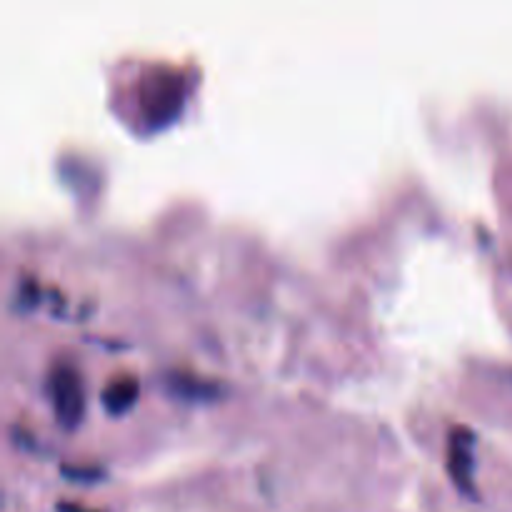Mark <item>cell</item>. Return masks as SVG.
Segmentation results:
<instances>
[{"mask_svg":"<svg viewBox=\"0 0 512 512\" xmlns=\"http://www.w3.org/2000/svg\"><path fill=\"white\" fill-rule=\"evenodd\" d=\"M50 398H53L55 415L58 423L65 428H75L83 418L85 398H83V383L73 365H58L50 378Z\"/></svg>","mask_w":512,"mask_h":512,"instance_id":"cell-1","label":"cell"},{"mask_svg":"<svg viewBox=\"0 0 512 512\" xmlns=\"http://www.w3.org/2000/svg\"><path fill=\"white\" fill-rule=\"evenodd\" d=\"M58 512H98V510H88L83 505H75V503H60Z\"/></svg>","mask_w":512,"mask_h":512,"instance_id":"cell-4","label":"cell"},{"mask_svg":"<svg viewBox=\"0 0 512 512\" xmlns=\"http://www.w3.org/2000/svg\"><path fill=\"white\" fill-rule=\"evenodd\" d=\"M473 433L468 428H455L450 433V445H448V473L453 478L455 488L463 495H468L470 500L478 498L473 483Z\"/></svg>","mask_w":512,"mask_h":512,"instance_id":"cell-2","label":"cell"},{"mask_svg":"<svg viewBox=\"0 0 512 512\" xmlns=\"http://www.w3.org/2000/svg\"><path fill=\"white\" fill-rule=\"evenodd\" d=\"M138 400V383L133 378H115L105 385L103 390V403L105 410L113 415L128 413Z\"/></svg>","mask_w":512,"mask_h":512,"instance_id":"cell-3","label":"cell"}]
</instances>
